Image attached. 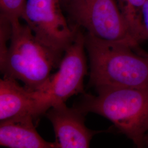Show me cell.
<instances>
[{
	"mask_svg": "<svg viewBox=\"0 0 148 148\" xmlns=\"http://www.w3.org/2000/svg\"><path fill=\"white\" fill-rule=\"evenodd\" d=\"M90 61L89 85L148 87V54L139 47L85 35Z\"/></svg>",
	"mask_w": 148,
	"mask_h": 148,
	"instance_id": "obj_1",
	"label": "cell"
},
{
	"mask_svg": "<svg viewBox=\"0 0 148 148\" xmlns=\"http://www.w3.org/2000/svg\"><path fill=\"white\" fill-rule=\"evenodd\" d=\"M85 94L77 108L106 117L138 148L145 147L148 132V87H101Z\"/></svg>",
	"mask_w": 148,
	"mask_h": 148,
	"instance_id": "obj_2",
	"label": "cell"
},
{
	"mask_svg": "<svg viewBox=\"0 0 148 148\" xmlns=\"http://www.w3.org/2000/svg\"><path fill=\"white\" fill-rule=\"evenodd\" d=\"M20 20L11 21L10 43L5 56L0 59L1 71L4 76L21 81L29 90L40 91L52 70L58 66L63 55L40 42Z\"/></svg>",
	"mask_w": 148,
	"mask_h": 148,
	"instance_id": "obj_3",
	"label": "cell"
},
{
	"mask_svg": "<svg viewBox=\"0 0 148 148\" xmlns=\"http://www.w3.org/2000/svg\"><path fill=\"white\" fill-rule=\"evenodd\" d=\"M77 27L101 40L134 47L140 43L121 13L117 0H79L66 7Z\"/></svg>",
	"mask_w": 148,
	"mask_h": 148,
	"instance_id": "obj_4",
	"label": "cell"
},
{
	"mask_svg": "<svg viewBox=\"0 0 148 148\" xmlns=\"http://www.w3.org/2000/svg\"><path fill=\"white\" fill-rule=\"evenodd\" d=\"M61 0H27L21 19L37 40L63 55L73 41L78 27L64 16Z\"/></svg>",
	"mask_w": 148,
	"mask_h": 148,
	"instance_id": "obj_5",
	"label": "cell"
},
{
	"mask_svg": "<svg viewBox=\"0 0 148 148\" xmlns=\"http://www.w3.org/2000/svg\"><path fill=\"white\" fill-rule=\"evenodd\" d=\"M85 49V35L78 27L73 41L64 53L58 70L51 75L40 90L49 109L55 104L65 103L73 95L85 94L84 80L87 73Z\"/></svg>",
	"mask_w": 148,
	"mask_h": 148,
	"instance_id": "obj_6",
	"label": "cell"
},
{
	"mask_svg": "<svg viewBox=\"0 0 148 148\" xmlns=\"http://www.w3.org/2000/svg\"><path fill=\"white\" fill-rule=\"evenodd\" d=\"M46 115L53 125L57 148H87L96 134L85 125V114L77 106L68 108L65 103L51 107Z\"/></svg>",
	"mask_w": 148,
	"mask_h": 148,
	"instance_id": "obj_7",
	"label": "cell"
},
{
	"mask_svg": "<svg viewBox=\"0 0 148 148\" xmlns=\"http://www.w3.org/2000/svg\"><path fill=\"white\" fill-rule=\"evenodd\" d=\"M48 110L41 92L29 90L8 76L0 80V121L27 115L36 118Z\"/></svg>",
	"mask_w": 148,
	"mask_h": 148,
	"instance_id": "obj_8",
	"label": "cell"
},
{
	"mask_svg": "<svg viewBox=\"0 0 148 148\" xmlns=\"http://www.w3.org/2000/svg\"><path fill=\"white\" fill-rule=\"evenodd\" d=\"M31 115L16 117L0 123V145L10 148H57L37 132Z\"/></svg>",
	"mask_w": 148,
	"mask_h": 148,
	"instance_id": "obj_9",
	"label": "cell"
},
{
	"mask_svg": "<svg viewBox=\"0 0 148 148\" xmlns=\"http://www.w3.org/2000/svg\"><path fill=\"white\" fill-rule=\"evenodd\" d=\"M146 0H117L124 19L138 42L147 41L141 23V12Z\"/></svg>",
	"mask_w": 148,
	"mask_h": 148,
	"instance_id": "obj_10",
	"label": "cell"
},
{
	"mask_svg": "<svg viewBox=\"0 0 148 148\" xmlns=\"http://www.w3.org/2000/svg\"><path fill=\"white\" fill-rule=\"evenodd\" d=\"M27 0H0L1 15L10 21L21 19Z\"/></svg>",
	"mask_w": 148,
	"mask_h": 148,
	"instance_id": "obj_11",
	"label": "cell"
},
{
	"mask_svg": "<svg viewBox=\"0 0 148 148\" xmlns=\"http://www.w3.org/2000/svg\"><path fill=\"white\" fill-rule=\"evenodd\" d=\"M141 23L146 39L148 41V0H146L142 9Z\"/></svg>",
	"mask_w": 148,
	"mask_h": 148,
	"instance_id": "obj_12",
	"label": "cell"
},
{
	"mask_svg": "<svg viewBox=\"0 0 148 148\" xmlns=\"http://www.w3.org/2000/svg\"><path fill=\"white\" fill-rule=\"evenodd\" d=\"M78 1H79V0H61V2H62L63 7L64 6L66 8V7H68L70 5L73 3L75 2H77Z\"/></svg>",
	"mask_w": 148,
	"mask_h": 148,
	"instance_id": "obj_13",
	"label": "cell"
},
{
	"mask_svg": "<svg viewBox=\"0 0 148 148\" xmlns=\"http://www.w3.org/2000/svg\"><path fill=\"white\" fill-rule=\"evenodd\" d=\"M144 144H145V146H147V147H148V132L145 137Z\"/></svg>",
	"mask_w": 148,
	"mask_h": 148,
	"instance_id": "obj_14",
	"label": "cell"
}]
</instances>
